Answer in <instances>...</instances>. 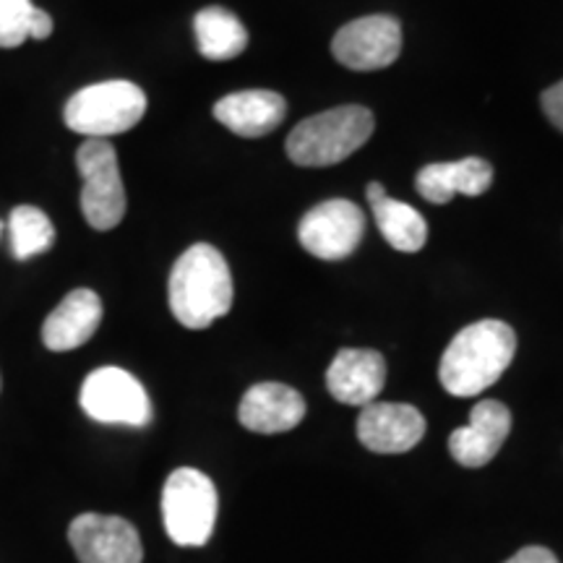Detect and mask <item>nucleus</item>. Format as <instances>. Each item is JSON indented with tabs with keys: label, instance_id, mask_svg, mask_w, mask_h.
Wrapping results in <instances>:
<instances>
[{
	"label": "nucleus",
	"instance_id": "obj_1",
	"mask_svg": "<svg viewBox=\"0 0 563 563\" xmlns=\"http://www.w3.org/2000/svg\"><path fill=\"white\" fill-rule=\"evenodd\" d=\"M517 352L509 323L485 319L454 336L439 365V382L452 397H475L504 376Z\"/></svg>",
	"mask_w": 563,
	"mask_h": 563
},
{
	"label": "nucleus",
	"instance_id": "obj_13",
	"mask_svg": "<svg viewBox=\"0 0 563 563\" xmlns=\"http://www.w3.org/2000/svg\"><path fill=\"white\" fill-rule=\"evenodd\" d=\"M386 384V361L376 350H340L327 371V389L336 402L365 407Z\"/></svg>",
	"mask_w": 563,
	"mask_h": 563
},
{
	"label": "nucleus",
	"instance_id": "obj_5",
	"mask_svg": "<svg viewBox=\"0 0 563 563\" xmlns=\"http://www.w3.org/2000/svg\"><path fill=\"white\" fill-rule=\"evenodd\" d=\"M146 112L144 89L131 81H102L84 87L66 104V125L89 139L131 131Z\"/></svg>",
	"mask_w": 563,
	"mask_h": 563
},
{
	"label": "nucleus",
	"instance_id": "obj_8",
	"mask_svg": "<svg viewBox=\"0 0 563 563\" xmlns=\"http://www.w3.org/2000/svg\"><path fill=\"white\" fill-rule=\"evenodd\" d=\"M363 235V211L347 199H329L319 203L298 224L300 245L321 262H342V258L352 256Z\"/></svg>",
	"mask_w": 563,
	"mask_h": 563
},
{
	"label": "nucleus",
	"instance_id": "obj_15",
	"mask_svg": "<svg viewBox=\"0 0 563 563\" xmlns=\"http://www.w3.org/2000/svg\"><path fill=\"white\" fill-rule=\"evenodd\" d=\"M102 321V300L95 290L68 292L42 323V342L53 352H68L87 344Z\"/></svg>",
	"mask_w": 563,
	"mask_h": 563
},
{
	"label": "nucleus",
	"instance_id": "obj_19",
	"mask_svg": "<svg viewBox=\"0 0 563 563\" xmlns=\"http://www.w3.org/2000/svg\"><path fill=\"white\" fill-rule=\"evenodd\" d=\"M199 53L207 60H232L249 47V32L243 21L220 5H209L194 19Z\"/></svg>",
	"mask_w": 563,
	"mask_h": 563
},
{
	"label": "nucleus",
	"instance_id": "obj_14",
	"mask_svg": "<svg viewBox=\"0 0 563 563\" xmlns=\"http://www.w3.org/2000/svg\"><path fill=\"white\" fill-rule=\"evenodd\" d=\"M302 418H306V399L292 386L277 382L251 386L241 399V410H238V420L243 428L264 435L292 431Z\"/></svg>",
	"mask_w": 563,
	"mask_h": 563
},
{
	"label": "nucleus",
	"instance_id": "obj_10",
	"mask_svg": "<svg viewBox=\"0 0 563 563\" xmlns=\"http://www.w3.org/2000/svg\"><path fill=\"white\" fill-rule=\"evenodd\" d=\"M68 540L81 563H141L139 530L123 517L81 514L68 527Z\"/></svg>",
	"mask_w": 563,
	"mask_h": 563
},
{
	"label": "nucleus",
	"instance_id": "obj_11",
	"mask_svg": "<svg viewBox=\"0 0 563 563\" xmlns=\"http://www.w3.org/2000/svg\"><path fill=\"white\" fill-rule=\"evenodd\" d=\"M426 435V418L418 407L397 402H371L357 418V439L368 452L405 454Z\"/></svg>",
	"mask_w": 563,
	"mask_h": 563
},
{
	"label": "nucleus",
	"instance_id": "obj_4",
	"mask_svg": "<svg viewBox=\"0 0 563 563\" xmlns=\"http://www.w3.org/2000/svg\"><path fill=\"white\" fill-rule=\"evenodd\" d=\"M214 483L194 467H180L170 473L162 488V519L170 540L180 548H201L209 543L217 525Z\"/></svg>",
	"mask_w": 563,
	"mask_h": 563
},
{
	"label": "nucleus",
	"instance_id": "obj_22",
	"mask_svg": "<svg viewBox=\"0 0 563 563\" xmlns=\"http://www.w3.org/2000/svg\"><path fill=\"white\" fill-rule=\"evenodd\" d=\"M543 112L555 129L563 131V81L543 91Z\"/></svg>",
	"mask_w": 563,
	"mask_h": 563
},
{
	"label": "nucleus",
	"instance_id": "obj_9",
	"mask_svg": "<svg viewBox=\"0 0 563 563\" xmlns=\"http://www.w3.org/2000/svg\"><path fill=\"white\" fill-rule=\"evenodd\" d=\"M402 53V26L394 16H363L334 34L332 55L350 70H382Z\"/></svg>",
	"mask_w": 563,
	"mask_h": 563
},
{
	"label": "nucleus",
	"instance_id": "obj_18",
	"mask_svg": "<svg viewBox=\"0 0 563 563\" xmlns=\"http://www.w3.org/2000/svg\"><path fill=\"white\" fill-rule=\"evenodd\" d=\"M365 196H368L378 230H382V235L386 238V243H389L391 249L402 253H418L422 245H426L428 222L418 209L405 201L391 199L382 183H371Z\"/></svg>",
	"mask_w": 563,
	"mask_h": 563
},
{
	"label": "nucleus",
	"instance_id": "obj_12",
	"mask_svg": "<svg viewBox=\"0 0 563 563\" xmlns=\"http://www.w3.org/2000/svg\"><path fill=\"white\" fill-rule=\"evenodd\" d=\"M511 433V412L498 399H483L470 412V422L449 435V452L462 467H485Z\"/></svg>",
	"mask_w": 563,
	"mask_h": 563
},
{
	"label": "nucleus",
	"instance_id": "obj_7",
	"mask_svg": "<svg viewBox=\"0 0 563 563\" xmlns=\"http://www.w3.org/2000/svg\"><path fill=\"white\" fill-rule=\"evenodd\" d=\"M79 402L91 420L108 426L144 428L152 422L150 394L136 376L115 365H104L84 378Z\"/></svg>",
	"mask_w": 563,
	"mask_h": 563
},
{
	"label": "nucleus",
	"instance_id": "obj_20",
	"mask_svg": "<svg viewBox=\"0 0 563 563\" xmlns=\"http://www.w3.org/2000/svg\"><path fill=\"white\" fill-rule=\"evenodd\" d=\"M53 34V19L32 0H0V47L24 45L26 40H47Z\"/></svg>",
	"mask_w": 563,
	"mask_h": 563
},
{
	"label": "nucleus",
	"instance_id": "obj_16",
	"mask_svg": "<svg viewBox=\"0 0 563 563\" xmlns=\"http://www.w3.org/2000/svg\"><path fill=\"white\" fill-rule=\"evenodd\" d=\"M285 97L269 89L232 91L214 104V118L243 139H262L285 121Z\"/></svg>",
	"mask_w": 563,
	"mask_h": 563
},
{
	"label": "nucleus",
	"instance_id": "obj_3",
	"mask_svg": "<svg viewBox=\"0 0 563 563\" xmlns=\"http://www.w3.org/2000/svg\"><path fill=\"white\" fill-rule=\"evenodd\" d=\"M373 112L344 104L306 118L287 136V157L300 167H332L355 154L373 133Z\"/></svg>",
	"mask_w": 563,
	"mask_h": 563
},
{
	"label": "nucleus",
	"instance_id": "obj_2",
	"mask_svg": "<svg viewBox=\"0 0 563 563\" xmlns=\"http://www.w3.org/2000/svg\"><path fill=\"white\" fill-rule=\"evenodd\" d=\"M170 311L186 329H207L230 313L235 287L230 266L214 245L196 243L170 272Z\"/></svg>",
	"mask_w": 563,
	"mask_h": 563
},
{
	"label": "nucleus",
	"instance_id": "obj_6",
	"mask_svg": "<svg viewBox=\"0 0 563 563\" xmlns=\"http://www.w3.org/2000/svg\"><path fill=\"white\" fill-rule=\"evenodd\" d=\"M84 188L81 211L95 230H112L125 217V188L118 154L108 139H87L76 152Z\"/></svg>",
	"mask_w": 563,
	"mask_h": 563
},
{
	"label": "nucleus",
	"instance_id": "obj_21",
	"mask_svg": "<svg viewBox=\"0 0 563 563\" xmlns=\"http://www.w3.org/2000/svg\"><path fill=\"white\" fill-rule=\"evenodd\" d=\"M11 230V253L19 262H26V258L40 256V253L51 251L55 241V228L51 217L37 207H30V203H21L11 211L9 220Z\"/></svg>",
	"mask_w": 563,
	"mask_h": 563
},
{
	"label": "nucleus",
	"instance_id": "obj_17",
	"mask_svg": "<svg viewBox=\"0 0 563 563\" xmlns=\"http://www.w3.org/2000/svg\"><path fill=\"white\" fill-rule=\"evenodd\" d=\"M493 183V167L481 157L435 162L418 173V194L431 203H449L454 196H483Z\"/></svg>",
	"mask_w": 563,
	"mask_h": 563
},
{
	"label": "nucleus",
	"instance_id": "obj_23",
	"mask_svg": "<svg viewBox=\"0 0 563 563\" xmlns=\"http://www.w3.org/2000/svg\"><path fill=\"white\" fill-rule=\"evenodd\" d=\"M504 563H561V561L555 559L553 551H548V548H543V545H527Z\"/></svg>",
	"mask_w": 563,
	"mask_h": 563
}]
</instances>
